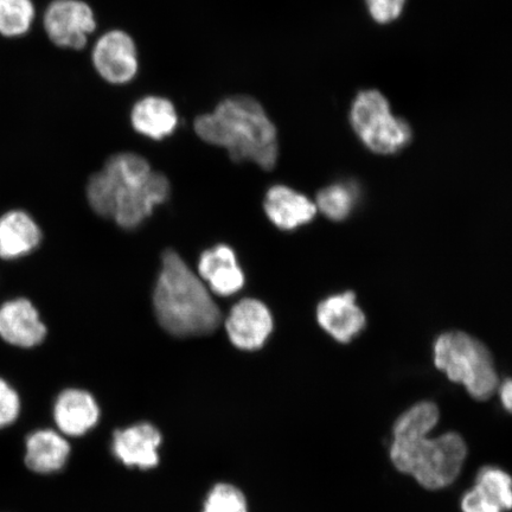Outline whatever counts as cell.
Masks as SVG:
<instances>
[{
  "instance_id": "obj_1",
  "label": "cell",
  "mask_w": 512,
  "mask_h": 512,
  "mask_svg": "<svg viewBox=\"0 0 512 512\" xmlns=\"http://www.w3.org/2000/svg\"><path fill=\"white\" fill-rule=\"evenodd\" d=\"M170 183L149 162L133 152L112 156L87 184L89 206L119 227L136 229L159 204L168 200Z\"/></svg>"
},
{
  "instance_id": "obj_2",
  "label": "cell",
  "mask_w": 512,
  "mask_h": 512,
  "mask_svg": "<svg viewBox=\"0 0 512 512\" xmlns=\"http://www.w3.org/2000/svg\"><path fill=\"white\" fill-rule=\"evenodd\" d=\"M204 142L223 147L236 163L252 162L272 170L278 162L277 128L258 101L247 95L224 99L213 112L195 120Z\"/></svg>"
},
{
  "instance_id": "obj_3",
  "label": "cell",
  "mask_w": 512,
  "mask_h": 512,
  "mask_svg": "<svg viewBox=\"0 0 512 512\" xmlns=\"http://www.w3.org/2000/svg\"><path fill=\"white\" fill-rule=\"evenodd\" d=\"M153 309L160 326L176 337L213 334L222 315L203 280L172 249L162 255L153 291Z\"/></svg>"
},
{
  "instance_id": "obj_4",
  "label": "cell",
  "mask_w": 512,
  "mask_h": 512,
  "mask_svg": "<svg viewBox=\"0 0 512 512\" xmlns=\"http://www.w3.org/2000/svg\"><path fill=\"white\" fill-rule=\"evenodd\" d=\"M466 453L465 441L456 433H447L437 439H394L390 448V458L396 469L413 476L430 490L446 488L457 479Z\"/></svg>"
},
{
  "instance_id": "obj_5",
  "label": "cell",
  "mask_w": 512,
  "mask_h": 512,
  "mask_svg": "<svg viewBox=\"0 0 512 512\" xmlns=\"http://www.w3.org/2000/svg\"><path fill=\"white\" fill-rule=\"evenodd\" d=\"M434 363L448 379L463 384L473 399L488 400L498 388L490 351L465 332H446L434 343Z\"/></svg>"
},
{
  "instance_id": "obj_6",
  "label": "cell",
  "mask_w": 512,
  "mask_h": 512,
  "mask_svg": "<svg viewBox=\"0 0 512 512\" xmlns=\"http://www.w3.org/2000/svg\"><path fill=\"white\" fill-rule=\"evenodd\" d=\"M350 119L357 136L373 152L392 155L411 142V127L394 117L386 96L374 89L357 95Z\"/></svg>"
},
{
  "instance_id": "obj_7",
  "label": "cell",
  "mask_w": 512,
  "mask_h": 512,
  "mask_svg": "<svg viewBox=\"0 0 512 512\" xmlns=\"http://www.w3.org/2000/svg\"><path fill=\"white\" fill-rule=\"evenodd\" d=\"M42 25L55 47L81 50L98 23L92 6L85 0H51L43 11Z\"/></svg>"
},
{
  "instance_id": "obj_8",
  "label": "cell",
  "mask_w": 512,
  "mask_h": 512,
  "mask_svg": "<svg viewBox=\"0 0 512 512\" xmlns=\"http://www.w3.org/2000/svg\"><path fill=\"white\" fill-rule=\"evenodd\" d=\"M91 59L95 72L111 85H126L138 74L136 43L123 30H110L101 35L94 43Z\"/></svg>"
},
{
  "instance_id": "obj_9",
  "label": "cell",
  "mask_w": 512,
  "mask_h": 512,
  "mask_svg": "<svg viewBox=\"0 0 512 512\" xmlns=\"http://www.w3.org/2000/svg\"><path fill=\"white\" fill-rule=\"evenodd\" d=\"M273 317L260 300H240L230 311L226 322L227 335L236 348L258 350L266 344L273 331Z\"/></svg>"
},
{
  "instance_id": "obj_10",
  "label": "cell",
  "mask_w": 512,
  "mask_h": 512,
  "mask_svg": "<svg viewBox=\"0 0 512 512\" xmlns=\"http://www.w3.org/2000/svg\"><path fill=\"white\" fill-rule=\"evenodd\" d=\"M47 335L40 311L28 298L11 299L0 306V338L12 347L36 348Z\"/></svg>"
},
{
  "instance_id": "obj_11",
  "label": "cell",
  "mask_w": 512,
  "mask_h": 512,
  "mask_svg": "<svg viewBox=\"0 0 512 512\" xmlns=\"http://www.w3.org/2000/svg\"><path fill=\"white\" fill-rule=\"evenodd\" d=\"M57 430L64 437H82L92 431L100 419V408L92 394L70 388L57 396L53 407Z\"/></svg>"
},
{
  "instance_id": "obj_12",
  "label": "cell",
  "mask_w": 512,
  "mask_h": 512,
  "mask_svg": "<svg viewBox=\"0 0 512 512\" xmlns=\"http://www.w3.org/2000/svg\"><path fill=\"white\" fill-rule=\"evenodd\" d=\"M317 319L320 326L337 342L349 343L366 328L367 320L356 303L355 294H335L318 305Z\"/></svg>"
},
{
  "instance_id": "obj_13",
  "label": "cell",
  "mask_w": 512,
  "mask_h": 512,
  "mask_svg": "<svg viewBox=\"0 0 512 512\" xmlns=\"http://www.w3.org/2000/svg\"><path fill=\"white\" fill-rule=\"evenodd\" d=\"M160 444L162 435L155 426L138 424L115 432L112 448L124 465L147 470L158 464Z\"/></svg>"
},
{
  "instance_id": "obj_14",
  "label": "cell",
  "mask_w": 512,
  "mask_h": 512,
  "mask_svg": "<svg viewBox=\"0 0 512 512\" xmlns=\"http://www.w3.org/2000/svg\"><path fill=\"white\" fill-rule=\"evenodd\" d=\"M198 273L217 296H233L245 286V273L235 252L227 245H217L204 252L198 262Z\"/></svg>"
},
{
  "instance_id": "obj_15",
  "label": "cell",
  "mask_w": 512,
  "mask_h": 512,
  "mask_svg": "<svg viewBox=\"0 0 512 512\" xmlns=\"http://www.w3.org/2000/svg\"><path fill=\"white\" fill-rule=\"evenodd\" d=\"M42 240L41 227L27 211L9 210L0 216V259H21L35 252Z\"/></svg>"
},
{
  "instance_id": "obj_16",
  "label": "cell",
  "mask_w": 512,
  "mask_h": 512,
  "mask_svg": "<svg viewBox=\"0 0 512 512\" xmlns=\"http://www.w3.org/2000/svg\"><path fill=\"white\" fill-rule=\"evenodd\" d=\"M464 512H505L512 509V478L502 470L486 467L476 486L463 498Z\"/></svg>"
},
{
  "instance_id": "obj_17",
  "label": "cell",
  "mask_w": 512,
  "mask_h": 512,
  "mask_svg": "<svg viewBox=\"0 0 512 512\" xmlns=\"http://www.w3.org/2000/svg\"><path fill=\"white\" fill-rule=\"evenodd\" d=\"M265 213L281 230H294L315 219L316 204L285 185H274L265 197Z\"/></svg>"
},
{
  "instance_id": "obj_18",
  "label": "cell",
  "mask_w": 512,
  "mask_h": 512,
  "mask_svg": "<svg viewBox=\"0 0 512 512\" xmlns=\"http://www.w3.org/2000/svg\"><path fill=\"white\" fill-rule=\"evenodd\" d=\"M70 456L68 440L54 430H37L25 439L24 462L38 475H51L66 466Z\"/></svg>"
},
{
  "instance_id": "obj_19",
  "label": "cell",
  "mask_w": 512,
  "mask_h": 512,
  "mask_svg": "<svg viewBox=\"0 0 512 512\" xmlns=\"http://www.w3.org/2000/svg\"><path fill=\"white\" fill-rule=\"evenodd\" d=\"M179 123L176 107L162 96L149 95L134 104L131 124L146 138L163 140L176 131Z\"/></svg>"
},
{
  "instance_id": "obj_20",
  "label": "cell",
  "mask_w": 512,
  "mask_h": 512,
  "mask_svg": "<svg viewBox=\"0 0 512 512\" xmlns=\"http://www.w3.org/2000/svg\"><path fill=\"white\" fill-rule=\"evenodd\" d=\"M37 18L34 0H0V36H27Z\"/></svg>"
},
{
  "instance_id": "obj_21",
  "label": "cell",
  "mask_w": 512,
  "mask_h": 512,
  "mask_svg": "<svg viewBox=\"0 0 512 512\" xmlns=\"http://www.w3.org/2000/svg\"><path fill=\"white\" fill-rule=\"evenodd\" d=\"M360 198V191L352 183L332 184L319 191L317 209L332 221L348 219Z\"/></svg>"
},
{
  "instance_id": "obj_22",
  "label": "cell",
  "mask_w": 512,
  "mask_h": 512,
  "mask_svg": "<svg viewBox=\"0 0 512 512\" xmlns=\"http://www.w3.org/2000/svg\"><path fill=\"white\" fill-rule=\"evenodd\" d=\"M439 409L432 402H421L402 414L394 426V439L428 437L437 426Z\"/></svg>"
},
{
  "instance_id": "obj_23",
  "label": "cell",
  "mask_w": 512,
  "mask_h": 512,
  "mask_svg": "<svg viewBox=\"0 0 512 512\" xmlns=\"http://www.w3.org/2000/svg\"><path fill=\"white\" fill-rule=\"evenodd\" d=\"M203 512H248L247 501L235 486L219 484L210 491Z\"/></svg>"
},
{
  "instance_id": "obj_24",
  "label": "cell",
  "mask_w": 512,
  "mask_h": 512,
  "mask_svg": "<svg viewBox=\"0 0 512 512\" xmlns=\"http://www.w3.org/2000/svg\"><path fill=\"white\" fill-rule=\"evenodd\" d=\"M22 401L11 384L0 379V430L14 425L21 414Z\"/></svg>"
},
{
  "instance_id": "obj_25",
  "label": "cell",
  "mask_w": 512,
  "mask_h": 512,
  "mask_svg": "<svg viewBox=\"0 0 512 512\" xmlns=\"http://www.w3.org/2000/svg\"><path fill=\"white\" fill-rule=\"evenodd\" d=\"M366 2L371 17L380 24L398 19L406 4V0H366Z\"/></svg>"
},
{
  "instance_id": "obj_26",
  "label": "cell",
  "mask_w": 512,
  "mask_h": 512,
  "mask_svg": "<svg viewBox=\"0 0 512 512\" xmlns=\"http://www.w3.org/2000/svg\"><path fill=\"white\" fill-rule=\"evenodd\" d=\"M501 400L505 409L512 414V380H507L499 389Z\"/></svg>"
}]
</instances>
